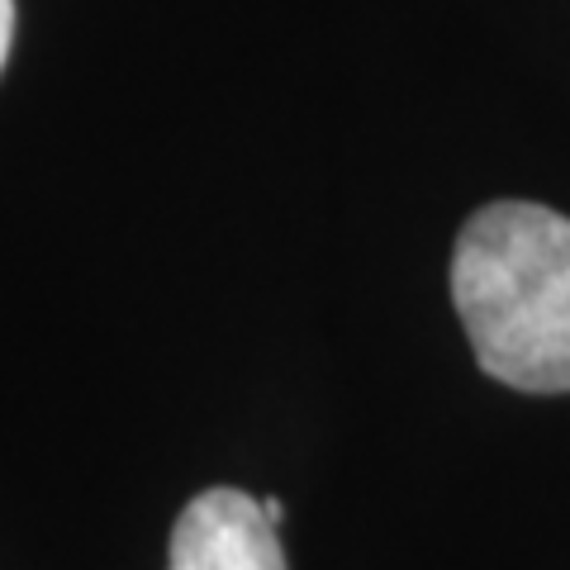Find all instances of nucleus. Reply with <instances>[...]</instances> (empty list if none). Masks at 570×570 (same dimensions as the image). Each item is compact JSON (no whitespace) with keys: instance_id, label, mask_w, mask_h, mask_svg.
<instances>
[{"instance_id":"nucleus-1","label":"nucleus","mask_w":570,"mask_h":570,"mask_svg":"<svg viewBox=\"0 0 570 570\" xmlns=\"http://www.w3.org/2000/svg\"><path fill=\"white\" fill-rule=\"evenodd\" d=\"M452 305L490 381L523 395H566L570 219L532 200L475 209L452 247Z\"/></svg>"},{"instance_id":"nucleus-2","label":"nucleus","mask_w":570,"mask_h":570,"mask_svg":"<svg viewBox=\"0 0 570 570\" xmlns=\"http://www.w3.org/2000/svg\"><path fill=\"white\" fill-rule=\"evenodd\" d=\"M167 570H285L281 528L234 485L200 490L171 523Z\"/></svg>"},{"instance_id":"nucleus-3","label":"nucleus","mask_w":570,"mask_h":570,"mask_svg":"<svg viewBox=\"0 0 570 570\" xmlns=\"http://www.w3.org/2000/svg\"><path fill=\"white\" fill-rule=\"evenodd\" d=\"M10 43H14V0H0V67L10 58Z\"/></svg>"},{"instance_id":"nucleus-4","label":"nucleus","mask_w":570,"mask_h":570,"mask_svg":"<svg viewBox=\"0 0 570 570\" xmlns=\"http://www.w3.org/2000/svg\"><path fill=\"white\" fill-rule=\"evenodd\" d=\"M262 513H266V519H272V523L281 528V499H272V494H266V499H262Z\"/></svg>"}]
</instances>
